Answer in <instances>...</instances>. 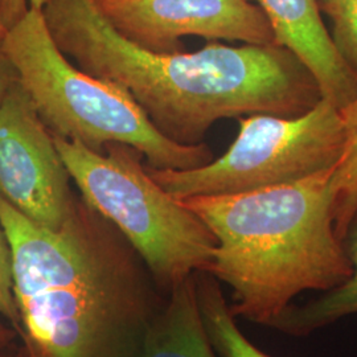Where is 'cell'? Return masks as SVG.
I'll return each instance as SVG.
<instances>
[{
  "mask_svg": "<svg viewBox=\"0 0 357 357\" xmlns=\"http://www.w3.org/2000/svg\"><path fill=\"white\" fill-rule=\"evenodd\" d=\"M43 16L57 48L97 78L121 85L153 128L180 144L203 143L217 121L296 116L321 97L315 77L278 44L150 51L121 35L96 0H47Z\"/></svg>",
  "mask_w": 357,
  "mask_h": 357,
  "instance_id": "1",
  "label": "cell"
},
{
  "mask_svg": "<svg viewBox=\"0 0 357 357\" xmlns=\"http://www.w3.org/2000/svg\"><path fill=\"white\" fill-rule=\"evenodd\" d=\"M20 342L38 357H142L166 294L114 225L77 197L59 229L0 196Z\"/></svg>",
  "mask_w": 357,
  "mask_h": 357,
  "instance_id": "2",
  "label": "cell"
},
{
  "mask_svg": "<svg viewBox=\"0 0 357 357\" xmlns=\"http://www.w3.org/2000/svg\"><path fill=\"white\" fill-rule=\"evenodd\" d=\"M335 166L281 185L180 200L216 238L206 273L231 287L234 318L270 327L296 295L351 277L333 224Z\"/></svg>",
  "mask_w": 357,
  "mask_h": 357,
  "instance_id": "3",
  "label": "cell"
},
{
  "mask_svg": "<svg viewBox=\"0 0 357 357\" xmlns=\"http://www.w3.org/2000/svg\"><path fill=\"white\" fill-rule=\"evenodd\" d=\"M0 50L52 135L100 153L107 144H126L158 169H192L213 160L205 143L180 144L162 135L121 85L72 64L53 41L41 10H28L10 26Z\"/></svg>",
  "mask_w": 357,
  "mask_h": 357,
  "instance_id": "4",
  "label": "cell"
},
{
  "mask_svg": "<svg viewBox=\"0 0 357 357\" xmlns=\"http://www.w3.org/2000/svg\"><path fill=\"white\" fill-rule=\"evenodd\" d=\"M53 141L81 197L125 236L163 293L209 270L213 233L151 178L135 149L112 143L100 153L61 137Z\"/></svg>",
  "mask_w": 357,
  "mask_h": 357,
  "instance_id": "5",
  "label": "cell"
},
{
  "mask_svg": "<svg viewBox=\"0 0 357 357\" xmlns=\"http://www.w3.org/2000/svg\"><path fill=\"white\" fill-rule=\"evenodd\" d=\"M229 150L192 169H158L151 178L175 199L255 191L318 174L335 166L345 146L342 112L320 100L296 116L252 114L238 118Z\"/></svg>",
  "mask_w": 357,
  "mask_h": 357,
  "instance_id": "6",
  "label": "cell"
},
{
  "mask_svg": "<svg viewBox=\"0 0 357 357\" xmlns=\"http://www.w3.org/2000/svg\"><path fill=\"white\" fill-rule=\"evenodd\" d=\"M0 196L52 230L64 224L78 197L53 135L19 79L0 102Z\"/></svg>",
  "mask_w": 357,
  "mask_h": 357,
  "instance_id": "7",
  "label": "cell"
},
{
  "mask_svg": "<svg viewBox=\"0 0 357 357\" xmlns=\"http://www.w3.org/2000/svg\"><path fill=\"white\" fill-rule=\"evenodd\" d=\"M115 29L146 50L183 52L184 36L275 44L264 11L248 0H96Z\"/></svg>",
  "mask_w": 357,
  "mask_h": 357,
  "instance_id": "8",
  "label": "cell"
},
{
  "mask_svg": "<svg viewBox=\"0 0 357 357\" xmlns=\"http://www.w3.org/2000/svg\"><path fill=\"white\" fill-rule=\"evenodd\" d=\"M258 6L274 32L315 77L323 100L339 110L357 97V76L344 64L321 19L318 0H248Z\"/></svg>",
  "mask_w": 357,
  "mask_h": 357,
  "instance_id": "9",
  "label": "cell"
},
{
  "mask_svg": "<svg viewBox=\"0 0 357 357\" xmlns=\"http://www.w3.org/2000/svg\"><path fill=\"white\" fill-rule=\"evenodd\" d=\"M142 357H216L200 318L193 274L168 294L146 336Z\"/></svg>",
  "mask_w": 357,
  "mask_h": 357,
  "instance_id": "10",
  "label": "cell"
},
{
  "mask_svg": "<svg viewBox=\"0 0 357 357\" xmlns=\"http://www.w3.org/2000/svg\"><path fill=\"white\" fill-rule=\"evenodd\" d=\"M343 246L352 265L351 277L305 305L286 307L270 324V328L294 337H305L357 314V213L345 233Z\"/></svg>",
  "mask_w": 357,
  "mask_h": 357,
  "instance_id": "11",
  "label": "cell"
},
{
  "mask_svg": "<svg viewBox=\"0 0 357 357\" xmlns=\"http://www.w3.org/2000/svg\"><path fill=\"white\" fill-rule=\"evenodd\" d=\"M195 295L206 337L220 357H273L240 331L222 294L220 281L206 273L193 274Z\"/></svg>",
  "mask_w": 357,
  "mask_h": 357,
  "instance_id": "12",
  "label": "cell"
},
{
  "mask_svg": "<svg viewBox=\"0 0 357 357\" xmlns=\"http://www.w3.org/2000/svg\"><path fill=\"white\" fill-rule=\"evenodd\" d=\"M340 112L344 122L345 146L335 166L331 191L335 230L343 241L357 213V97Z\"/></svg>",
  "mask_w": 357,
  "mask_h": 357,
  "instance_id": "13",
  "label": "cell"
},
{
  "mask_svg": "<svg viewBox=\"0 0 357 357\" xmlns=\"http://www.w3.org/2000/svg\"><path fill=\"white\" fill-rule=\"evenodd\" d=\"M319 7L331 22L330 36L336 51L357 76V0H323Z\"/></svg>",
  "mask_w": 357,
  "mask_h": 357,
  "instance_id": "14",
  "label": "cell"
},
{
  "mask_svg": "<svg viewBox=\"0 0 357 357\" xmlns=\"http://www.w3.org/2000/svg\"><path fill=\"white\" fill-rule=\"evenodd\" d=\"M0 320L11 326L17 335L22 332L17 305L13 294V259L10 243L0 225Z\"/></svg>",
  "mask_w": 357,
  "mask_h": 357,
  "instance_id": "15",
  "label": "cell"
},
{
  "mask_svg": "<svg viewBox=\"0 0 357 357\" xmlns=\"http://www.w3.org/2000/svg\"><path fill=\"white\" fill-rule=\"evenodd\" d=\"M45 1L47 0H0V22L8 29L23 17L28 10H43Z\"/></svg>",
  "mask_w": 357,
  "mask_h": 357,
  "instance_id": "16",
  "label": "cell"
},
{
  "mask_svg": "<svg viewBox=\"0 0 357 357\" xmlns=\"http://www.w3.org/2000/svg\"><path fill=\"white\" fill-rule=\"evenodd\" d=\"M17 81L16 70L8 60V57L0 50V102L3 101L7 91Z\"/></svg>",
  "mask_w": 357,
  "mask_h": 357,
  "instance_id": "17",
  "label": "cell"
},
{
  "mask_svg": "<svg viewBox=\"0 0 357 357\" xmlns=\"http://www.w3.org/2000/svg\"><path fill=\"white\" fill-rule=\"evenodd\" d=\"M19 339L17 332L8 326L6 321L0 320V355L7 352L13 345H16V340Z\"/></svg>",
  "mask_w": 357,
  "mask_h": 357,
  "instance_id": "18",
  "label": "cell"
},
{
  "mask_svg": "<svg viewBox=\"0 0 357 357\" xmlns=\"http://www.w3.org/2000/svg\"><path fill=\"white\" fill-rule=\"evenodd\" d=\"M0 357H23V351H22V345H13V348H10L7 352L1 354Z\"/></svg>",
  "mask_w": 357,
  "mask_h": 357,
  "instance_id": "19",
  "label": "cell"
},
{
  "mask_svg": "<svg viewBox=\"0 0 357 357\" xmlns=\"http://www.w3.org/2000/svg\"><path fill=\"white\" fill-rule=\"evenodd\" d=\"M22 351H23V357H38V355L33 352V349L22 342Z\"/></svg>",
  "mask_w": 357,
  "mask_h": 357,
  "instance_id": "20",
  "label": "cell"
},
{
  "mask_svg": "<svg viewBox=\"0 0 357 357\" xmlns=\"http://www.w3.org/2000/svg\"><path fill=\"white\" fill-rule=\"evenodd\" d=\"M6 32H7V29H6V26H3V23L0 22V44H1V41H3V38H4V35H6Z\"/></svg>",
  "mask_w": 357,
  "mask_h": 357,
  "instance_id": "21",
  "label": "cell"
},
{
  "mask_svg": "<svg viewBox=\"0 0 357 357\" xmlns=\"http://www.w3.org/2000/svg\"><path fill=\"white\" fill-rule=\"evenodd\" d=\"M318 1H323V0H318Z\"/></svg>",
  "mask_w": 357,
  "mask_h": 357,
  "instance_id": "22",
  "label": "cell"
}]
</instances>
